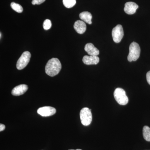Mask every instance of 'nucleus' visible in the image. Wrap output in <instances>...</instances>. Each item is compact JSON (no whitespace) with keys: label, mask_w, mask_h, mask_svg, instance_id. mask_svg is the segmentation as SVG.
Here are the masks:
<instances>
[{"label":"nucleus","mask_w":150,"mask_h":150,"mask_svg":"<svg viewBox=\"0 0 150 150\" xmlns=\"http://www.w3.org/2000/svg\"><path fill=\"white\" fill-rule=\"evenodd\" d=\"M62 67V64L59 59L52 58L47 62L45 67V71L48 76H54L60 72Z\"/></svg>","instance_id":"nucleus-1"},{"label":"nucleus","mask_w":150,"mask_h":150,"mask_svg":"<svg viewBox=\"0 0 150 150\" xmlns=\"http://www.w3.org/2000/svg\"><path fill=\"white\" fill-rule=\"evenodd\" d=\"M141 48L139 45L135 42H132L129 46L128 60L129 62L136 61L139 58Z\"/></svg>","instance_id":"nucleus-2"},{"label":"nucleus","mask_w":150,"mask_h":150,"mask_svg":"<svg viewBox=\"0 0 150 150\" xmlns=\"http://www.w3.org/2000/svg\"><path fill=\"white\" fill-rule=\"evenodd\" d=\"M113 95L115 100L119 104L126 105L129 102V98L123 89L120 88L115 89Z\"/></svg>","instance_id":"nucleus-3"},{"label":"nucleus","mask_w":150,"mask_h":150,"mask_svg":"<svg viewBox=\"0 0 150 150\" xmlns=\"http://www.w3.org/2000/svg\"><path fill=\"white\" fill-rule=\"evenodd\" d=\"M80 116L82 124L85 126H88L91 123L92 120V115L91 109L88 108H84L81 110Z\"/></svg>","instance_id":"nucleus-4"},{"label":"nucleus","mask_w":150,"mask_h":150,"mask_svg":"<svg viewBox=\"0 0 150 150\" xmlns=\"http://www.w3.org/2000/svg\"><path fill=\"white\" fill-rule=\"evenodd\" d=\"M30 57L31 54L29 52L27 51L23 52L17 62V69L20 70L25 68L28 64L30 60Z\"/></svg>","instance_id":"nucleus-5"},{"label":"nucleus","mask_w":150,"mask_h":150,"mask_svg":"<svg viewBox=\"0 0 150 150\" xmlns=\"http://www.w3.org/2000/svg\"><path fill=\"white\" fill-rule=\"evenodd\" d=\"M124 32L123 27L121 25H118L112 30V35L113 41L116 43L121 42L123 38Z\"/></svg>","instance_id":"nucleus-6"},{"label":"nucleus","mask_w":150,"mask_h":150,"mask_svg":"<svg viewBox=\"0 0 150 150\" xmlns=\"http://www.w3.org/2000/svg\"><path fill=\"white\" fill-rule=\"evenodd\" d=\"M37 112L43 117H48L55 114L56 112V109L51 106H44L38 108Z\"/></svg>","instance_id":"nucleus-7"},{"label":"nucleus","mask_w":150,"mask_h":150,"mask_svg":"<svg viewBox=\"0 0 150 150\" xmlns=\"http://www.w3.org/2000/svg\"><path fill=\"white\" fill-rule=\"evenodd\" d=\"M139 6L133 2H128L125 4L124 10L126 13L129 15L134 14L136 13Z\"/></svg>","instance_id":"nucleus-8"},{"label":"nucleus","mask_w":150,"mask_h":150,"mask_svg":"<svg viewBox=\"0 0 150 150\" xmlns=\"http://www.w3.org/2000/svg\"><path fill=\"white\" fill-rule=\"evenodd\" d=\"M28 89V86L25 84H21L15 87L12 90V94L15 96H19L23 94Z\"/></svg>","instance_id":"nucleus-9"},{"label":"nucleus","mask_w":150,"mask_h":150,"mask_svg":"<svg viewBox=\"0 0 150 150\" xmlns=\"http://www.w3.org/2000/svg\"><path fill=\"white\" fill-rule=\"evenodd\" d=\"M99 61V58L98 56H85L83 59L84 64L88 65L97 64Z\"/></svg>","instance_id":"nucleus-10"},{"label":"nucleus","mask_w":150,"mask_h":150,"mask_svg":"<svg viewBox=\"0 0 150 150\" xmlns=\"http://www.w3.org/2000/svg\"><path fill=\"white\" fill-rule=\"evenodd\" d=\"M84 49L89 56H98L99 54V50L92 43H88L86 44Z\"/></svg>","instance_id":"nucleus-11"},{"label":"nucleus","mask_w":150,"mask_h":150,"mask_svg":"<svg viewBox=\"0 0 150 150\" xmlns=\"http://www.w3.org/2000/svg\"><path fill=\"white\" fill-rule=\"evenodd\" d=\"M74 28L78 33L83 34L86 31V25L84 22L82 21L78 20L75 22L74 24Z\"/></svg>","instance_id":"nucleus-12"},{"label":"nucleus","mask_w":150,"mask_h":150,"mask_svg":"<svg viewBox=\"0 0 150 150\" xmlns=\"http://www.w3.org/2000/svg\"><path fill=\"white\" fill-rule=\"evenodd\" d=\"M79 17L82 21L85 22L89 24H91L92 16L91 14L89 12L84 11L81 13L79 14Z\"/></svg>","instance_id":"nucleus-13"},{"label":"nucleus","mask_w":150,"mask_h":150,"mask_svg":"<svg viewBox=\"0 0 150 150\" xmlns=\"http://www.w3.org/2000/svg\"><path fill=\"white\" fill-rule=\"evenodd\" d=\"M143 137L145 140L150 142V128L148 126H144L143 129Z\"/></svg>","instance_id":"nucleus-14"},{"label":"nucleus","mask_w":150,"mask_h":150,"mask_svg":"<svg viewBox=\"0 0 150 150\" xmlns=\"http://www.w3.org/2000/svg\"><path fill=\"white\" fill-rule=\"evenodd\" d=\"M11 7L14 11L18 13H21L23 11V8L20 5L14 2H12L11 4Z\"/></svg>","instance_id":"nucleus-15"},{"label":"nucleus","mask_w":150,"mask_h":150,"mask_svg":"<svg viewBox=\"0 0 150 150\" xmlns=\"http://www.w3.org/2000/svg\"><path fill=\"white\" fill-rule=\"evenodd\" d=\"M64 6L67 8H72L76 4V0H63Z\"/></svg>","instance_id":"nucleus-16"},{"label":"nucleus","mask_w":150,"mask_h":150,"mask_svg":"<svg viewBox=\"0 0 150 150\" xmlns=\"http://www.w3.org/2000/svg\"><path fill=\"white\" fill-rule=\"evenodd\" d=\"M52 26V23L50 20L46 19L44 21L43 23V28L46 30L50 29Z\"/></svg>","instance_id":"nucleus-17"},{"label":"nucleus","mask_w":150,"mask_h":150,"mask_svg":"<svg viewBox=\"0 0 150 150\" xmlns=\"http://www.w3.org/2000/svg\"><path fill=\"white\" fill-rule=\"evenodd\" d=\"M46 0H33L32 4L33 5H39L45 1Z\"/></svg>","instance_id":"nucleus-18"},{"label":"nucleus","mask_w":150,"mask_h":150,"mask_svg":"<svg viewBox=\"0 0 150 150\" xmlns=\"http://www.w3.org/2000/svg\"><path fill=\"white\" fill-rule=\"evenodd\" d=\"M146 79L148 83L150 85V71L148 72L146 74Z\"/></svg>","instance_id":"nucleus-19"},{"label":"nucleus","mask_w":150,"mask_h":150,"mask_svg":"<svg viewBox=\"0 0 150 150\" xmlns=\"http://www.w3.org/2000/svg\"><path fill=\"white\" fill-rule=\"evenodd\" d=\"M6 126L4 124H1V123L0 124V131H4L5 129Z\"/></svg>","instance_id":"nucleus-20"},{"label":"nucleus","mask_w":150,"mask_h":150,"mask_svg":"<svg viewBox=\"0 0 150 150\" xmlns=\"http://www.w3.org/2000/svg\"><path fill=\"white\" fill-rule=\"evenodd\" d=\"M82 150L80 149H76V150L70 149V150Z\"/></svg>","instance_id":"nucleus-21"},{"label":"nucleus","mask_w":150,"mask_h":150,"mask_svg":"<svg viewBox=\"0 0 150 150\" xmlns=\"http://www.w3.org/2000/svg\"><path fill=\"white\" fill-rule=\"evenodd\" d=\"M0 34H1V35H0V37H1V33H0Z\"/></svg>","instance_id":"nucleus-22"}]
</instances>
